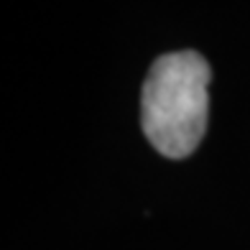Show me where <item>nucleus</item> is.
I'll return each mask as SVG.
<instances>
[{
    "label": "nucleus",
    "mask_w": 250,
    "mask_h": 250,
    "mask_svg": "<svg viewBox=\"0 0 250 250\" xmlns=\"http://www.w3.org/2000/svg\"><path fill=\"white\" fill-rule=\"evenodd\" d=\"M212 69L197 51H171L151 64L141 89V125L166 158H187L207 130Z\"/></svg>",
    "instance_id": "obj_1"
}]
</instances>
